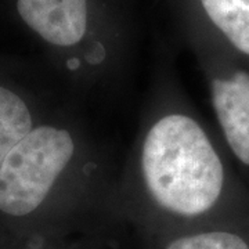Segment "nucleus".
I'll list each match as a JSON object with an SVG mask.
<instances>
[{"label": "nucleus", "instance_id": "nucleus-6", "mask_svg": "<svg viewBox=\"0 0 249 249\" xmlns=\"http://www.w3.org/2000/svg\"><path fill=\"white\" fill-rule=\"evenodd\" d=\"M31 130L32 116L27 104L16 93L0 86V163Z\"/></svg>", "mask_w": 249, "mask_h": 249}, {"label": "nucleus", "instance_id": "nucleus-1", "mask_svg": "<svg viewBox=\"0 0 249 249\" xmlns=\"http://www.w3.org/2000/svg\"><path fill=\"white\" fill-rule=\"evenodd\" d=\"M144 183L155 202L180 216H199L222 201L227 170L204 129L193 118L163 116L142 144Z\"/></svg>", "mask_w": 249, "mask_h": 249}, {"label": "nucleus", "instance_id": "nucleus-5", "mask_svg": "<svg viewBox=\"0 0 249 249\" xmlns=\"http://www.w3.org/2000/svg\"><path fill=\"white\" fill-rule=\"evenodd\" d=\"M201 4L232 49L249 58V0H201Z\"/></svg>", "mask_w": 249, "mask_h": 249}, {"label": "nucleus", "instance_id": "nucleus-7", "mask_svg": "<svg viewBox=\"0 0 249 249\" xmlns=\"http://www.w3.org/2000/svg\"><path fill=\"white\" fill-rule=\"evenodd\" d=\"M166 249H249V244L237 232L214 230L180 237Z\"/></svg>", "mask_w": 249, "mask_h": 249}, {"label": "nucleus", "instance_id": "nucleus-4", "mask_svg": "<svg viewBox=\"0 0 249 249\" xmlns=\"http://www.w3.org/2000/svg\"><path fill=\"white\" fill-rule=\"evenodd\" d=\"M21 18L49 43L72 46L88 27V0H18Z\"/></svg>", "mask_w": 249, "mask_h": 249}, {"label": "nucleus", "instance_id": "nucleus-3", "mask_svg": "<svg viewBox=\"0 0 249 249\" xmlns=\"http://www.w3.org/2000/svg\"><path fill=\"white\" fill-rule=\"evenodd\" d=\"M211 94L224 140L235 160L249 169V71L234 68L216 73Z\"/></svg>", "mask_w": 249, "mask_h": 249}, {"label": "nucleus", "instance_id": "nucleus-2", "mask_svg": "<svg viewBox=\"0 0 249 249\" xmlns=\"http://www.w3.org/2000/svg\"><path fill=\"white\" fill-rule=\"evenodd\" d=\"M68 130L53 126L32 129L0 163V211L25 216L45 201L73 157Z\"/></svg>", "mask_w": 249, "mask_h": 249}]
</instances>
